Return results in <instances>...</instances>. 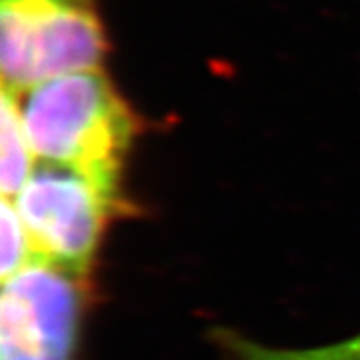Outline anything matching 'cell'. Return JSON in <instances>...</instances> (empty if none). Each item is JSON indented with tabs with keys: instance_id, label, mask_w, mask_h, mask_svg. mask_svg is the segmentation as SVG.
Instances as JSON below:
<instances>
[{
	"instance_id": "6da1fadb",
	"label": "cell",
	"mask_w": 360,
	"mask_h": 360,
	"mask_svg": "<svg viewBox=\"0 0 360 360\" xmlns=\"http://www.w3.org/2000/svg\"><path fill=\"white\" fill-rule=\"evenodd\" d=\"M14 96L34 156L120 191V167L139 124L104 72L56 77Z\"/></svg>"
},
{
	"instance_id": "7a4b0ae2",
	"label": "cell",
	"mask_w": 360,
	"mask_h": 360,
	"mask_svg": "<svg viewBox=\"0 0 360 360\" xmlns=\"http://www.w3.org/2000/svg\"><path fill=\"white\" fill-rule=\"evenodd\" d=\"M108 51L92 0H0L4 89L96 70Z\"/></svg>"
},
{
	"instance_id": "3957f363",
	"label": "cell",
	"mask_w": 360,
	"mask_h": 360,
	"mask_svg": "<svg viewBox=\"0 0 360 360\" xmlns=\"http://www.w3.org/2000/svg\"><path fill=\"white\" fill-rule=\"evenodd\" d=\"M14 205L34 260H46L82 278H89L106 222L129 206L120 191L56 162L32 170Z\"/></svg>"
},
{
	"instance_id": "277c9868",
	"label": "cell",
	"mask_w": 360,
	"mask_h": 360,
	"mask_svg": "<svg viewBox=\"0 0 360 360\" xmlns=\"http://www.w3.org/2000/svg\"><path fill=\"white\" fill-rule=\"evenodd\" d=\"M86 278L46 260H32L2 281L0 360H72Z\"/></svg>"
},
{
	"instance_id": "5b68a950",
	"label": "cell",
	"mask_w": 360,
	"mask_h": 360,
	"mask_svg": "<svg viewBox=\"0 0 360 360\" xmlns=\"http://www.w3.org/2000/svg\"><path fill=\"white\" fill-rule=\"evenodd\" d=\"M0 188L4 198H16L30 179L32 156L30 144L26 141L20 110L13 90L4 89L2 92V112H0Z\"/></svg>"
},
{
	"instance_id": "8992f818",
	"label": "cell",
	"mask_w": 360,
	"mask_h": 360,
	"mask_svg": "<svg viewBox=\"0 0 360 360\" xmlns=\"http://www.w3.org/2000/svg\"><path fill=\"white\" fill-rule=\"evenodd\" d=\"M214 336L238 360H360V335L328 347L304 348V350L262 347L231 330H217Z\"/></svg>"
},
{
	"instance_id": "52a82bcc",
	"label": "cell",
	"mask_w": 360,
	"mask_h": 360,
	"mask_svg": "<svg viewBox=\"0 0 360 360\" xmlns=\"http://www.w3.org/2000/svg\"><path fill=\"white\" fill-rule=\"evenodd\" d=\"M0 236H2L0 274H2V281H6L34 260L32 245H30L28 232L25 229V222L16 210V205L11 202V198H2Z\"/></svg>"
}]
</instances>
